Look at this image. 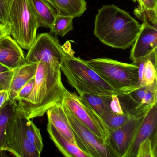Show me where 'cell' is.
Segmentation results:
<instances>
[{"mask_svg":"<svg viewBox=\"0 0 157 157\" xmlns=\"http://www.w3.org/2000/svg\"><path fill=\"white\" fill-rule=\"evenodd\" d=\"M61 103L72 128L76 145L89 157H114L106 141L82 124L62 102Z\"/></svg>","mask_w":157,"mask_h":157,"instance_id":"7","label":"cell"},{"mask_svg":"<svg viewBox=\"0 0 157 157\" xmlns=\"http://www.w3.org/2000/svg\"><path fill=\"white\" fill-rule=\"evenodd\" d=\"M38 19L40 27L51 29L57 15L47 0H29Z\"/></svg>","mask_w":157,"mask_h":157,"instance_id":"18","label":"cell"},{"mask_svg":"<svg viewBox=\"0 0 157 157\" xmlns=\"http://www.w3.org/2000/svg\"><path fill=\"white\" fill-rule=\"evenodd\" d=\"M0 63L11 70L26 63L22 48L10 35L0 39Z\"/></svg>","mask_w":157,"mask_h":157,"instance_id":"12","label":"cell"},{"mask_svg":"<svg viewBox=\"0 0 157 157\" xmlns=\"http://www.w3.org/2000/svg\"><path fill=\"white\" fill-rule=\"evenodd\" d=\"M157 103H156L146 114L133 143L125 157H136L139 144L144 140L151 138L157 133Z\"/></svg>","mask_w":157,"mask_h":157,"instance_id":"13","label":"cell"},{"mask_svg":"<svg viewBox=\"0 0 157 157\" xmlns=\"http://www.w3.org/2000/svg\"><path fill=\"white\" fill-rule=\"evenodd\" d=\"M24 127L28 140L34 145L39 152L42 153L44 143L40 129L33 123L31 119L27 118L25 116L24 117Z\"/></svg>","mask_w":157,"mask_h":157,"instance_id":"24","label":"cell"},{"mask_svg":"<svg viewBox=\"0 0 157 157\" xmlns=\"http://www.w3.org/2000/svg\"><path fill=\"white\" fill-rule=\"evenodd\" d=\"M59 14L70 15L73 18L82 16L87 9L85 0H54Z\"/></svg>","mask_w":157,"mask_h":157,"instance_id":"22","label":"cell"},{"mask_svg":"<svg viewBox=\"0 0 157 157\" xmlns=\"http://www.w3.org/2000/svg\"><path fill=\"white\" fill-rule=\"evenodd\" d=\"M47 130L50 139L65 157H89L77 145L63 136L49 122L48 123Z\"/></svg>","mask_w":157,"mask_h":157,"instance_id":"17","label":"cell"},{"mask_svg":"<svg viewBox=\"0 0 157 157\" xmlns=\"http://www.w3.org/2000/svg\"><path fill=\"white\" fill-rule=\"evenodd\" d=\"M134 116L127 114H118L111 111L101 117L109 130H113L123 125Z\"/></svg>","mask_w":157,"mask_h":157,"instance_id":"26","label":"cell"},{"mask_svg":"<svg viewBox=\"0 0 157 157\" xmlns=\"http://www.w3.org/2000/svg\"><path fill=\"white\" fill-rule=\"evenodd\" d=\"M67 90L62 82L60 68L39 62L33 92L26 100L18 101L17 105L29 119L42 117L48 109L62 102Z\"/></svg>","mask_w":157,"mask_h":157,"instance_id":"1","label":"cell"},{"mask_svg":"<svg viewBox=\"0 0 157 157\" xmlns=\"http://www.w3.org/2000/svg\"><path fill=\"white\" fill-rule=\"evenodd\" d=\"M73 19L70 15L57 14L50 32L56 35L63 37L73 30Z\"/></svg>","mask_w":157,"mask_h":157,"instance_id":"23","label":"cell"},{"mask_svg":"<svg viewBox=\"0 0 157 157\" xmlns=\"http://www.w3.org/2000/svg\"><path fill=\"white\" fill-rule=\"evenodd\" d=\"M62 102L82 124L106 141L109 135L108 128L98 114L82 101L79 96L67 90Z\"/></svg>","mask_w":157,"mask_h":157,"instance_id":"8","label":"cell"},{"mask_svg":"<svg viewBox=\"0 0 157 157\" xmlns=\"http://www.w3.org/2000/svg\"><path fill=\"white\" fill-rule=\"evenodd\" d=\"M13 0H0V24H9L10 11Z\"/></svg>","mask_w":157,"mask_h":157,"instance_id":"29","label":"cell"},{"mask_svg":"<svg viewBox=\"0 0 157 157\" xmlns=\"http://www.w3.org/2000/svg\"><path fill=\"white\" fill-rule=\"evenodd\" d=\"M128 94L140 106H152L157 103V81L152 84L140 87Z\"/></svg>","mask_w":157,"mask_h":157,"instance_id":"19","label":"cell"},{"mask_svg":"<svg viewBox=\"0 0 157 157\" xmlns=\"http://www.w3.org/2000/svg\"><path fill=\"white\" fill-rule=\"evenodd\" d=\"M112 96H99L82 93L79 94V96L86 106L94 111L101 117L104 114L111 111L110 103Z\"/></svg>","mask_w":157,"mask_h":157,"instance_id":"21","label":"cell"},{"mask_svg":"<svg viewBox=\"0 0 157 157\" xmlns=\"http://www.w3.org/2000/svg\"><path fill=\"white\" fill-rule=\"evenodd\" d=\"M149 110L134 116L119 127L109 130L106 142L114 157H125Z\"/></svg>","mask_w":157,"mask_h":157,"instance_id":"9","label":"cell"},{"mask_svg":"<svg viewBox=\"0 0 157 157\" xmlns=\"http://www.w3.org/2000/svg\"><path fill=\"white\" fill-rule=\"evenodd\" d=\"M69 54L56 36L44 33L36 36L25 59L27 63L44 62L54 67L60 68Z\"/></svg>","mask_w":157,"mask_h":157,"instance_id":"6","label":"cell"},{"mask_svg":"<svg viewBox=\"0 0 157 157\" xmlns=\"http://www.w3.org/2000/svg\"><path fill=\"white\" fill-rule=\"evenodd\" d=\"M14 72V69H13L7 72L0 73V90H9Z\"/></svg>","mask_w":157,"mask_h":157,"instance_id":"31","label":"cell"},{"mask_svg":"<svg viewBox=\"0 0 157 157\" xmlns=\"http://www.w3.org/2000/svg\"><path fill=\"white\" fill-rule=\"evenodd\" d=\"M10 35L23 49L29 50L40 27L29 0H13L10 11Z\"/></svg>","mask_w":157,"mask_h":157,"instance_id":"4","label":"cell"},{"mask_svg":"<svg viewBox=\"0 0 157 157\" xmlns=\"http://www.w3.org/2000/svg\"><path fill=\"white\" fill-rule=\"evenodd\" d=\"M85 62L120 94H128L138 89V67L106 58L85 60Z\"/></svg>","mask_w":157,"mask_h":157,"instance_id":"3","label":"cell"},{"mask_svg":"<svg viewBox=\"0 0 157 157\" xmlns=\"http://www.w3.org/2000/svg\"><path fill=\"white\" fill-rule=\"evenodd\" d=\"M110 107L111 111L118 114H124L122 109L118 96L117 94H113L112 96Z\"/></svg>","mask_w":157,"mask_h":157,"instance_id":"32","label":"cell"},{"mask_svg":"<svg viewBox=\"0 0 157 157\" xmlns=\"http://www.w3.org/2000/svg\"><path fill=\"white\" fill-rule=\"evenodd\" d=\"M10 35L9 24H0V39L3 36Z\"/></svg>","mask_w":157,"mask_h":157,"instance_id":"33","label":"cell"},{"mask_svg":"<svg viewBox=\"0 0 157 157\" xmlns=\"http://www.w3.org/2000/svg\"><path fill=\"white\" fill-rule=\"evenodd\" d=\"M35 78L32 79L20 90L16 96V101L26 100L33 92Z\"/></svg>","mask_w":157,"mask_h":157,"instance_id":"30","label":"cell"},{"mask_svg":"<svg viewBox=\"0 0 157 157\" xmlns=\"http://www.w3.org/2000/svg\"><path fill=\"white\" fill-rule=\"evenodd\" d=\"M38 63H25L14 69L9 90V99L16 101L20 90L35 77Z\"/></svg>","mask_w":157,"mask_h":157,"instance_id":"14","label":"cell"},{"mask_svg":"<svg viewBox=\"0 0 157 157\" xmlns=\"http://www.w3.org/2000/svg\"><path fill=\"white\" fill-rule=\"evenodd\" d=\"M46 113L48 122L63 136L76 145L74 134L61 102L48 109Z\"/></svg>","mask_w":157,"mask_h":157,"instance_id":"15","label":"cell"},{"mask_svg":"<svg viewBox=\"0 0 157 157\" xmlns=\"http://www.w3.org/2000/svg\"><path fill=\"white\" fill-rule=\"evenodd\" d=\"M138 3V6L134 10V14L151 11H157V0H132Z\"/></svg>","mask_w":157,"mask_h":157,"instance_id":"28","label":"cell"},{"mask_svg":"<svg viewBox=\"0 0 157 157\" xmlns=\"http://www.w3.org/2000/svg\"><path fill=\"white\" fill-rule=\"evenodd\" d=\"M157 49L133 64L138 67V86L152 84L157 80Z\"/></svg>","mask_w":157,"mask_h":157,"instance_id":"16","label":"cell"},{"mask_svg":"<svg viewBox=\"0 0 157 157\" xmlns=\"http://www.w3.org/2000/svg\"><path fill=\"white\" fill-rule=\"evenodd\" d=\"M157 133L139 144L136 157H157Z\"/></svg>","mask_w":157,"mask_h":157,"instance_id":"27","label":"cell"},{"mask_svg":"<svg viewBox=\"0 0 157 157\" xmlns=\"http://www.w3.org/2000/svg\"><path fill=\"white\" fill-rule=\"evenodd\" d=\"M62 65L87 84L106 92L120 95L108 82L90 67L85 60L80 58L76 57L69 53L65 58Z\"/></svg>","mask_w":157,"mask_h":157,"instance_id":"10","label":"cell"},{"mask_svg":"<svg viewBox=\"0 0 157 157\" xmlns=\"http://www.w3.org/2000/svg\"><path fill=\"white\" fill-rule=\"evenodd\" d=\"M9 100V93L8 90H0V108Z\"/></svg>","mask_w":157,"mask_h":157,"instance_id":"34","label":"cell"},{"mask_svg":"<svg viewBox=\"0 0 157 157\" xmlns=\"http://www.w3.org/2000/svg\"><path fill=\"white\" fill-rule=\"evenodd\" d=\"M140 28L141 25L129 13L110 4L98 10L94 34L105 45L125 50L133 44Z\"/></svg>","mask_w":157,"mask_h":157,"instance_id":"2","label":"cell"},{"mask_svg":"<svg viewBox=\"0 0 157 157\" xmlns=\"http://www.w3.org/2000/svg\"><path fill=\"white\" fill-rule=\"evenodd\" d=\"M60 69L66 76L69 84L75 89L79 94L85 93L105 96H111L113 94H116L106 92L87 84L77 78V76L63 65H61Z\"/></svg>","mask_w":157,"mask_h":157,"instance_id":"20","label":"cell"},{"mask_svg":"<svg viewBox=\"0 0 157 157\" xmlns=\"http://www.w3.org/2000/svg\"><path fill=\"white\" fill-rule=\"evenodd\" d=\"M157 49V27L147 22L141 28L130 50L129 59L133 63L149 55Z\"/></svg>","mask_w":157,"mask_h":157,"instance_id":"11","label":"cell"},{"mask_svg":"<svg viewBox=\"0 0 157 157\" xmlns=\"http://www.w3.org/2000/svg\"><path fill=\"white\" fill-rule=\"evenodd\" d=\"M24 117L14 102L6 127L5 151L17 157H39L41 153L26 136Z\"/></svg>","mask_w":157,"mask_h":157,"instance_id":"5","label":"cell"},{"mask_svg":"<svg viewBox=\"0 0 157 157\" xmlns=\"http://www.w3.org/2000/svg\"><path fill=\"white\" fill-rule=\"evenodd\" d=\"M14 102L9 99L0 108V153L5 151L6 127Z\"/></svg>","mask_w":157,"mask_h":157,"instance_id":"25","label":"cell"},{"mask_svg":"<svg viewBox=\"0 0 157 157\" xmlns=\"http://www.w3.org/2000/svg\"><path fill=\"white\" fill-rule=\"evenodd\" d=\"M47 1L49 3V4H50L52 9L56 12V14H59V10L57 6L55 1H54V0H47Z\"/></svg>","mask_w":157,"mask_h":157,"instance_id":"35","label":"cell"},{"mask_svg":"<svg viewBox=\"0 0 157 157\" xmlns=\"http://www.w3.org/2000/svg\"><path fill=\"white\" fill-rule=\"evenodd\" d=\"M12 70L9 68L7 67L6 66L2 65L0 63V73L2 72H7V71H10Z\"/></svg>","mask_w":157,"mask_h":157,"instance_id":"36","label":"cell"}]
</instances>
